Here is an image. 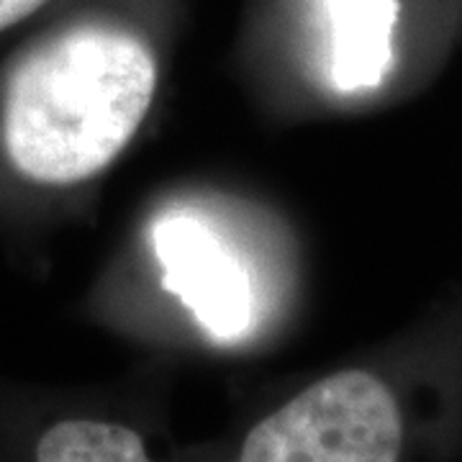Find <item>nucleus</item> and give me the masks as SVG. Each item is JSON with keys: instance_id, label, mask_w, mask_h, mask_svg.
I'll use <instances>...</instances> for the list:
<instances>
[{"instance_id": "1", "label": "nucleus", "mask_w": 462, "mask_h": 462, "mask_svg": "<svg viewBox=\"0 0 462 462\" xmlns=\"http://www.w3.org/2000/svg\"><path fill=\"white\" fill-rule=\"evenodd\" d=\"M157 60L118 21H75L33 44L0 96V147L36 185H75L132 142L154 98Z\"/></svg>"}, {"instance_id": "2", "label": "nucleus", "mask_w": 462, "mask_h": 462, "mask_svg": "<svg viewBox=\"0 0 462 462\" xmlns=\"http://www.w3.org/2000/svg\"><path fill=\"white\" fill-rule=\"evenodd\" d=\"M403 442L393 388L370 370H339L263 416L234 462H401Z\"/></svg>"}, {"instance_id": "3", "label": "nucleus", "mask_w": 462, "mask_h": 462, "mask_svg": "<svg viewBox=\"0 0 462 462\" xmlns=\"http://www.w3.org/2000/svg\"><path fill=\"white\" fill-rule=\"evenodd\" d=\"M162 282L216 339H239L252 327L247 270L196 216H165L152 226Z\"/></svg>"}, {"instance_id": "4", "label": "nucleus", "mask_w": 462, "mask_h": 462, "mask_svg": "<svg viewBox=\"0 0 462 462\" xmlns=\"http://www.w3.org/2000/svg\"><path fill=\"white\" fill-rule=\"evenodd\" d=\"M331 39V78L339 90H370L393 62L398 0H321Z\"/></svg>"}, {"instance_id": "5", "label": "nucleus", "mask_w": 462, "mask_h": 462, "mask_svg": "<svg viewBox=\"0 0 462 462\" xmlns=\"http://www.w3.org/2000/svg\"><path fill=\"white\" fill-rule=\"evenodd\" d=\"M21 462H157L139 431L100 416H60L36 431Z\"/></svg>"}, {"instance_id": "6", "label": "nucleus", "mask_w": 462, "mask_h": 462, "mask_svg": "<svg viewBox=\"0 0 462 462\" xmlns=\"http://www.w3.org/2000/svg\"><path fill=\"white\" fill-rule=\"evenodd\" d=\"M50 3L51 0H0V36L26 23Z\"/></svg>"}]
</instances>
